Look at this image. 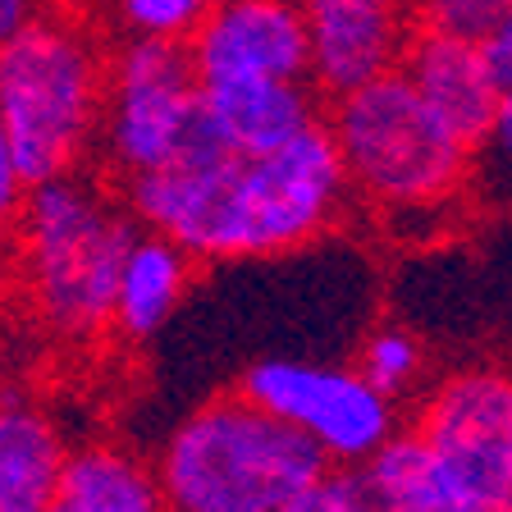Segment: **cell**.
<instances>
[{
  "label": "cell",
  "instance_id": "4fadbf2b",
  "mask_svg": "<svg viewBox=\"0 0 512 512\" xmlns=\"http://www.w3.org/2000/svg\"><path fill=\"white\" fill-rule=\"evenodd\" d=\"M69 444L23 394H0V512H46L60 490Z\"/></svg>",
  "mask_w": 512,
  "mask_h": 512
},
{
  "label": "cell",
  "instance_id": "ffe728a7",
  "mask_svg": "<svg viewBox=\"0 0 512 512\" xmlns=\"http://www.w3.org/2000/svg\"><path fill=\"white\" fill-rule=\"evenodd\" d=\"M412 5H416V23L480 42L512 0H412Z\"/></svg>",
  "mask_w": 512,
  "mask_h": 512
},
{
  "label": "cell",
  "instance_id": "3957f363",
  "mask_svg": "<svg viewBox=\"0 0 512 512\" xmlns=\"http://www.w3.org/2000/svg\"><path fill=\"white\" fill-rule=\"evenodd\" d=\"M325 128L339 147L348 197L389 220L444 215L476 174V151L421 101L403 69L330 96Z\"/></svg>",
  "mask_w": 512,
  "mask_h": 512
},
{
  "label": "cell",
  "instance_id": "7c38bea8",
  "mask_svg": "<svg viewBox=\"0 0 512 512\" xmlns=\"http://www.w3.org/2000/svg\"><path fill=\"white\" fill-rule=\"evenodd\" d=\"M206 128L234 151H270L325 119V96L311 78H211L197 83Z\"/></svg>",
  "mask_w": 512,
  "mask_h": 512
},
{
  "label": "cell",
  "instance_id": "6da1fadb",
  "mask_svg": "<svg viewBox=\"0 0 512 512\" xmlns=\"http://www.w3.org/2000/svg\"><path fill=\"white\" fill-rule=\"evenodd\" d=\"M133 220L192 261L298 252L334 229L348 179L325 119L270 151H234L206 128L174 160L119 183Z\"/></svg>",
  "mask_w": 512,
  "mask_h": 512
},
{
  "label": "cell",
  "instance_id": "e0dca14e",
  "mask_svg": "<svg viewBox=\"0 0 512 512\" xmlns=\"http://www.w3.org/2000/svg\"><path fill=\"white\" fill-rule=\"evenodd\" d=\"M357 371L380 389L384 398H416L421 384H426V348L407 325H375L362 339V352H357Z\"/></svg>",
  "mask_w": 512,
  "mask_h": 512
},
{
  "label": "cell",
  "instance_id": "9a60e30c",
  "mask_svg": "<svg viewBox=\"0 0 512 512\" xmlns=\"http://www.w3.org/2000/svg\"><path fill=\"white\" fill-rule=\"evenodd\" d=\"M46 512H165L156 471L124 448H78L64 462L60 490Z\"/></svg>",
  "mask_w": 512,
  "mask_h": 512
},
{
  "label": "cell",
  "instance_id": "ba28073f",
  "mask_svg": "<svg viewBox=\"0 0 512 512\" xmlns=\"http://www.w3.org/2000/svg\"><path fill=\"white\" fill-rule=\"evenodd\" d=\"M252 403L307 435L330 467H362L394 435L398 403L384 398L357 366L307 362V357H261L238 380Z\"/></svg>",
  "mask_w": 512,
  "mask_h": 512
},
{
  "label": "cell",
  "instance_id": "8fae6325",
  "mask_svg": "<svg viewBox=\"0 0 512 512\" xmlns=\"http://www.w3.org/2000/svg\"><path fill=\"white\" fill-rule=\"evenodd\" d=\"M398 69H403L407 83L421 92V101H426L471 151L485 142L503 87H499V78H494V69L476 37H458V32H439V28L416 23Z\"/></svg>",
  "mask_w": 512,
  "mask_h": 512
},
{
  "label": "cell",
  "instance_id": "7a4b0ae2",
  "mask_svg": "<svg viewBox=\"0 0 512 512\" xmlns=\"http://www.w3.org/2000/svg\"><path fill=\"white\" fill-rule=\"evenodd\" d=\"M10 229L19 284L46 330L74 343L106 334L119 266L138 234L128 202L69 170L28 183Z\"/></svg>",
  "mask_w": 512,
  "mask_h": 512
},
{
  "label": "cell",
  "instance_id": "603a6c76",
  "mask_svg": "<svg viewBox=\"0 0 512 512\" xmlns=\"http://www.w3.org/2000/svg\"><path fill=\"white\" fill-rule=\"evenodd\" d=\"M23 174L19 165H14V151H10V138H5V124H0V229H10L14 211H19L23 202Z\"/></svg>",
  "mask_w": 512,
  "mask_h": 512
},
{
  "label": "cell",
  "instance_id": "cb8c5ba5",
  "mask_svg": "<svg viewBox=\"0 0 512 512\" xmlns=\"http://www.w3.org/2000/svg\"><path fill=\"white\" fill-rule=\"evenodd\" d=\"M37 0H0V42H10L14 32H23L37 19Z\"/></svg>",
  "mask_w": 512,
  "mask_h": 512
},
{
  "label": "cell",
  "instance_id": "7402d4cb",
  "mask_svg": "<svg viewBox=\"0 0 512 512\" xmlns=\"http://www.w3.org/2000/svg\"><path fill=\"white\" fill-rule=\"evenodd\" d=\"M480 51H485V60H490L499 87H512V5L494 19V28L480 37Z\"/></svg>",
  "mask_w": 512,
  "mask_h": 512
},
{
  "label": "cell",
  "instance_id": "52a82bcc",
  "mask_svg": "<svg viewBox=\"0 0 512 512\" xmlns=\"http://www.w3.org/2000/svg\"><path fill=\"white\" fill-rule=\"evenodd\" d=\"M407 426L435 453L458 512H494L512 499V371L467 366L444 375Z\"/></svg>",
  "mask_w": 512,
  "mask_h": 512
},
{
  "label": "cell",
  "instance_id": "44dd1931",
  "mask_svg": "<svg viewBox=\"0 0 512 512\" xmlns=\"http://www.w3.org/2000/svg\"><path fill=\"white\" fill-rule=\"evenodd\" d=\"M476 156H485V165H490L494 174L512 179V87H503L499 92L494 124H490V133H485V142L476 147Z\"/></svg>",
  "mask_w": 512,
  "mask_h": 512
},
{
  "label": "cell",
  "instance_id": "2e32d148",
  "mask_svg": "<svg viewBox=\"0 0 512 512\" xmlns=\"http://www.w3.org/2000/svg\"><path fill=\"white\" fill-rule=\"evenodd\" d=\"M357 476L380 512H458V499L448 490L435 453L412 426H398L357 467Z\"/></svg>",
  "mask_w": 512,
  "mask_h": 512
},
{
  "label": "cell",
  "instance_id": "30bf717a",
  "mask_svg": "<svg viewBox=\"0 0 512 512\" xmlns=\"http://www.w3.org/2000/svg\"><path fill=\"white\" fill-rule=\"evenodd\" d=\"M197 83L211 78H307V19L302 0H215L188 37Z\"/></svg>",
  "mask_w": 512,
  "mask_h": 512
},
{
  "label": "cell",
  "instance_id": "d6986e66",
  "mask_svg": "<svg viewBox=\"0 0 512 512\" xmlns=\"http://www.w3.org/2000/svg\"><path fill=\"white\" fill-rule=\"evenodd\" d=\"M279 512H380L366 494L357 467H325L298 499H288Z\"/></svg>",
  "mask_w": 512,
  "mask_h": 512
},
{
  "label": "cell",
  "instance_id": "d4e9b609",
  "mask_svg": "<svg viewBox=\"0 0 512 512\" xmlns=\"http://www.w3.org/2000/svg\"><path fill=\"white\" fill-rule=\"evenodd\" d=\"M5 266L10 261H5V229H0V288H5Z\"/></svg>",
  "mask_w": 512,
  "mask_h": 512
},
{
  "label": "cell",
  "instance_id": "5bb4252c",
  "mask_svg": "<svg viewBox=\"0 0 512 512\" xmlns=\"http://www.w3.org/2000/svg\"><path fill=\"white\" fill-rule=\"evenodd\" d=\"M192 261L179 243H170L165 234L142 229L133 234L124 252V266L115 279V320L110 330H119L124 339H151L165 330V320L179 311L183 293L192 279Z\"/></svg>",
  "mask_w": 512,
  "mask_h": 512
},
{
  "label": "cell",
  "instance_id": "ac0fdd59",
  "mask_svg": "<svg viewBox=\"0 0 512 512\" xmlns=\"http://www.w3.org/2000/svg\"><path fill=\"white\" fill-rule=\"evenodd\" d=\"M215 0H115L119 23L128 28V37H156V42H183L202 19L211 14Z\"/></svg>",
  "mask_w": 512,
  "mask_h": 512
},
{
  "label": "cell",
  "instance_id": "8992f818",
  "mask_svg": "<svg viewBox=\"0 0 512 512\" xmlns=\"http://www.w3.org/2000/svg\"><path fill=\"white\" fill-rule=\"evenodd\" d=\"M197 133H202V96L188 46L128 37V46H119V55L106 64V110H101V147L119 183L174 160Z\"/></svg>",
  "mask_w": 512,
  "mask_h": 512
},
{
  "label": "cell",
  "instance_id": "277c9868",
  "mask_svg": "<svg viewBox=\"0 0 512 512\" xmlns=\"http://www.w3.org/2000/svg\"><path fill=\"white\" fill-rule=\"evenodd\" d=\"M325 467L307 435L234 389L183 416L151 471L165 512H279Z\"/></svg>",
  "mask_w": 512,
  "mask_h": 512
},
{
  "label": "cell",
  "instance_id": "9c48e42d",
  "mask_svg": "<svg viewBox=\"0 0 512 512\" xmlns=\"http://www.w3.org/2000/svg\"><path fill=\"white\" fill-rule=\"evenodd\" d=\"M307 19V78L330 101L339 92L398 69L416 32L412 0H302Z\"/></svg>",
  "mask_w": 512,
  "mask_h": 512
},
{
  "label": "cell",
  "instance_id": "5b68a950",
  "mask_svg": "<svg viewBox=\"0 0 512 512\" xmlns=\"http://www.w3.org/2000/svg\"><path fill=\"white\" fill-rule=\"evenodd\" d=\"M106 60L69 19L37 14L0 42V124L23 183L83 165L101 138Z\"/></svg>",
  "mask_w": 512,
  "mask_h": 512
}]
</instances>
